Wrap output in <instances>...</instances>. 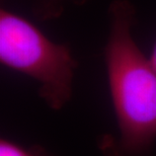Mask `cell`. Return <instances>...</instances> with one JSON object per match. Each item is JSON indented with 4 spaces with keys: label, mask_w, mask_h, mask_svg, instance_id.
I'll list each match as a JSON object with an SVG mask.
<instances>
[{
    "label": "cell",
    "mask_w": 156,
    "mask_h": 156,
    "mask_svg": "<svg viewBox=\"0 0 156 156\" xmlns=\"http://www.w3.org/2000/svg\"><path fill=\"white\" fill-rule=\"evenodd\" d=\"M135 9L128 0L110 6L105 48L108 88L120 130L119 151L147 155L156 139V71L133 39Z\"/></svg>",
    "instance_id": "obj_1"
},
{
    "label": "cell",
    "mask_w": 156,
    "mask_h": 156,
    "mask_svg": "<svg viewBox=\"0 0 156 156\" xmlns=\"http://www.w3.org/2000/svg\"><path fill=\"white\" fill-rule=\"evenodd\" d=\"M0 62L37 81L40 96L53 110H61L72 98L77 63L70 49L4 8L0 10Z\"/></svg>",
    "instance_id": "obj_2"
},
{
    "label": "cell",
    "mask_w": 156,
    "mask_h": 156,
    "mask_svg": "<svg viewBox=\"0 0 156 156\" xmlns=\"http://www.w3.org/2000/svg\"><path fill=\"white\" fill-rule=\"evenodd\" d=\"M0 156H47L45 151L40 148H26L15 144L14 142L1 139Z\"/></svg>",
    "instance_id": "obj_3"
},
{
    "label": "cell",
    "mask_w": 156,
    "mask_h": 156,
    "mask_svg": "<svg viewBox=\"0 0 156 156\" xmlns=\"http://www.w3.org/2000/svg\"><path fill=\"white\" fill-rule=\"evenodd\" d=\"M71 1L77 3L78 0H40V10L45 17H54L61 13L65 3Z\"/></svg>",
    "instance_id": "obj_4"
},
{
    "label": "cell",
    "mask_w": 156,
    "mask_h": 156,
    "mask_svg": "<svg viewBox=\"0 0 156 156\" xmlns=\"http://www.w3.org/2000/svg\"><path fill=\"white\" fill-rule=\"evenodd\" d=\"M149 61H150L152 67H153L154 70L156 71V43H155V45L153 47V50H152V53H151L150 57H149Z\"/></svg>",
    "instance_id": "obj_5"
}]
</instances>
